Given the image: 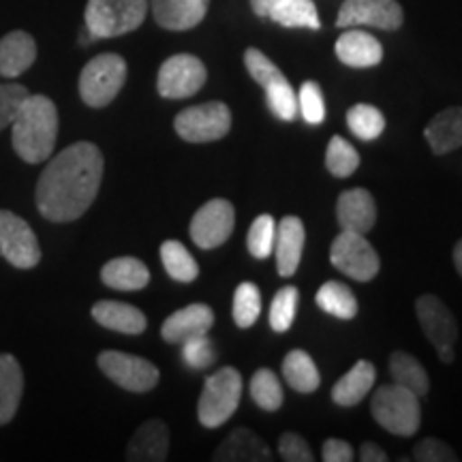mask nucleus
Instances as JSON below:
<instances>
[{
	"mask_svg": "<svg viewBox=\"0 0 462 462\" xmlns=\"http://www.w3.org/2000/svg\"><path fill=\"white\" fill-rule=\"evenodd\" d=\"M101 150L78 142L62 150L42 171L37 182V208L51 223H71L86 215L97 199L103 180Z\"/></svg>",
	"mask_w": 462,
	"mask_h": 462,
	"instance_id": "nucleus-1",
	"label": "nucleus"
},
{
	"mask_svg": "<svg viewBox=\"0 0 462 462\" xmlns=\"http://www.w3.org/2000/svg\"><path fill=\"white\" fill-rule=\"evenodd\" d=\"M58 135V109L43 95H28L11 123V142L26 163H43L51 157Z\"/></svg>",
	"mask_w": 462,
	"mask_h": 462,
	"instance_id": "nucleus-2",
	"label": "nucleus"
},
{
	"mask_svg": "<svg viewBox=\"0 0 462 462\" xmlns=\"http://www.w3.org/2000/svg\"><path fill=\"white\" fill-rule=\"evenodd\" d=\"M373 418L392 435L413 437L421 426L420 396L398 383L381 385L371 402Z\"/></svg>",
	"mask_w": 462,
	"mask_h": 462,
	"instance_id": "nucleus-3",
	"label": "nucleus"
},
{
	"mask_svg": "<svg viewBox=\"0 0 462 462\" xmlns=\"http://www.w3.org/2000/svg\"><path fill=\"white\" fill-rule=\"evenodd\" d=\"M148 0H88L86 28L95 39H112L137 31L146 20Z\"/></svg>",
	"mask_w": 462,
	"mask_h": 462,
	"instance_id": "nucleus-4",
	"label": "nucleus"
},
{
	"mask_svg": "<svg viewBox=\"0 0 462 462\" xmlns=\"http://www.w3.org/2000/svg\"><path fill=\"white\" fill-rule=\"evenodd\" d=\"M245 67L251 78L265 90V103L270 112L282 123H293L298 116V95L279 67L262 50L248 48L245 51Z\"/></svg>",
	"mask_w": 462,
	"mask_h": 462,
	"instance_id": "nucleus-5",
	"label": "nucleus"
},
{
	"mask_svg": "<svg viewBox=\"0 0 462 462\" xmlns=\"http://www.w3.org/2000/svg\"><path fill=\"white\" fill-rule=\"evenodd\" d=\"M126 82V62L118 54H99L79 73V97L88 107H107Z\"/></svg>",
	"mask_w": 462,
	"mask_h": 462,
	"instance_id": "nucleus-6",
	"label": "nucleus"
},
{
	"mask_svg": "<svg viewBox=\"0 0 462 462\" xmlns=\"http://www.w3.org/2000/svg\"><path fill=\"white\" fill-rule=\"evenodd\" d=\"M242 398V374L234 366L221 368L206 379L198 402V418L206 429H218L236 413Z\"/></svg>",
	"mask_w": 462,
	"mask_h": 462,
	"instance_id": "nucleus-7",
	"label": "nucleus"
},
{
	"mask_svg": "<svg viewBox=\"0 0 462 462\" xmlns=\"http://www.w3.org/2000/svg\"><path fill=\"white\" fill-rule=\"evenodd\" d=\"M173 129L189 143L223 140L231 129V109L221 101L187 107L176 116Z\"/></svg>",
	"mask_w": 462,
	"mask_h": 462,
	"instance_id": "nucleus-8",
	"label": "nucleus"
},
{
	"mask_svg": "<svg viewBox=\"0 0 462 462\" xmlns=\"http://www.w3.org/2000/svg\"><path fill=\"white\" fill-rule=\"evenodd\" d=\"M415 313H418V321L426 338L437 349L439 360L443 364H452L456 357L454 345L458 340V323H456L452 310L443 304L441 298L424 293L415 302Z\"/></svg>",
	"mask_w": 462,
	"mask_h": 462,
	"instance_id": "nucleus-9",
	"label": "nucleus"
},
{
	"mask_svg": "<svg viewBox=\"0 0 462 462\" xmlns=\"http://www.w3.org/2000/svg\"><path fill=\"white\" fill-rule=\"evenodd\" d=\"M330 262L338 273L349 279L366 282L373 281L379 273V255L364 234L356 231H340L332 242Z\"/></svg>",
	"mask_w": 462,
	"mask_h": 462,
	"instance_id": "nucleus-10",
	"label": "nucleus"
},
{
	"mask_svg": "<svg viewBox=\"0 0 462 462\" xmlns=\"http://www.w3.org/2000/svg\"><path fill=\"white\" fill-rule=\"evenodd\" d=\"M208 79L206 65L193 54L170 56L161 65L157 90L165 99H187L198 95Z\"/></svg>",
	"mask_w": 462,
	"mask_h": 462,
	"instance_id": "nucleus-11",
	"label": "nucleus"
},
{
	"mask_svg": "<svg viewBox=\"0 0 462 462\" xmlns=\"http://www.w3.org/2000/svg\"><path fill=\"white\" fill-rule=\"evenodd\" d=\"M97 362H99L103 374L126 392L143 394V392L154 390V385L159 383V368L140 356L123 354V351H103Z\"/></svg>",
	"mask_w": 462,
	"mask_h": 462,
	"instance_id": "nucleus-12",
	"label": "nucleus"
},
{
	"mask_svg": "<svg viewBox=\"0 0 462 462\" xmlns=\"http://www.w3.org/2000/svg\"><path fill=\"white\" fill-rule=\"evenodd\" d=\"M0 255L20 270L42 262V248L31 225L9 210H0Z\"/></svg>",
	"mask_w": 462,
	"mask_h": 462,
	"instance_id": "nucleus-13",
	"label": "nucleus"
},
{
	"mask_svg": "<svg viewBox=\"0 0 462 462\" xmlns=\"http://www.w3.org/2000/svg\"><path fill=\"white\" fill-rule=\"evenodd\" d=\"M236 210L227 199H210L190 221V238L204 251L225 245L234 234Z\"/></svg>",
	"mask_w": 462,
	"mask_h": 462,
	"instance_id": "nucleus-14",
	"label": "nucleus"
},
{
	"mask_svg": "<svg viewBox=\"0 0 462 462\" xmlns=\"http://www.w3.org/2000/svg\"><path fill=\"white\" fill-rule=\"evenodd\" d=\"M404 22L398 0H345L338 11L337 26H373L381 31H398Z\"/></svg>",
	"mask_w": 462,
	"mask_h": 462,
	"instance_id": "nucleus-15",
	"label": "nucleus"
},
{
	"mask_svg": "<svg viewBox=\"0 0 462 462\" xmlns=\"http://www.w3.org/2000/svg\"><path fill=\"white\" fill-rule=\"evenodd\" d=\"M215 326V310L208 304H189L171 313L163 321L161 337L170 345H182L187 340L210 332Z\"/></svg>",
	"mask_w": 462,
	"mask_h": 462,
	"instance_id": "nucleus-16",
	"label": "nucleus"
},
{
	"mask_svg": "<svg viewBox=\"0 0 462 462\" xmlns=\"http://www.w3.org/2000/svg\"><path fill=\"white\" fill-rule=\"evenodd\" d=\"M337 218L343 231H356L366 236L377 223V204L371 190L349 189L340 193L337 201Z\"/></svg>",
	"mask_w": 462,
	"mask_h": 462,
	"instance_id": "nucleus-17",
	"label": "nucleus"
},
{
	"mask_svg": "<svg viewBox=\"0 0 462 462\" xmlns=\"http://www.w3.org/2000/svg\"><path fill=\"white\" fill-rule=\"evenodd\" d=\"M210 0H150L154 22L165 31H190L204 22Z\"/></svg>",
	"mask_w": 462,
	"mask_h": 462,
	"instance_id": "nucleus-18",
	"label": "nucleus"
},
{
	"mask_svg": "<svg viewBox=\"0 0 462 462\" xmlns=\"http://www.w3.org/2000/svg\"><path fill=\"white\" fill-rule=\"evenodd\" d=\"M306 231L304 223L298 217H285L276 225V238H274V253H276V270L281 276H293L300 268V259H302Z\"/></svg>",
	"mask_w": 462,
	"mask_h": 462,
	"instance_id": "nucleus-19",
	"label": "nucleus"
},
{
	"mask_svg": "<svg viewBox=\"0 0 462 462\" xmlns=\"http://www.w3.org/2000/svg\"><path fill=\"white\" fill-rule=\"evenodd\" d=\"M170 454V429L165 421H143L126 448V460L131 462H163Z\"/></svg>",
	"mask_w": 462,
	"mask_h": 462,
	"instance_id": "nucleus-20",
	"label": "nucleus"
},
{
	"mask_svg": "<svg viewBox=\"0 0 462 462\" xmlns=\"http://www.w3.org/2000/svg\"><path fill=\"white\" fill-rule=\"evenodd\" d=\"M334 51L343 65L354 69L377 67L383 60V45L379 43V39L364 31H354V28L340 34Z\"/></svg>",
	"mask_w": 462,
	"mask_h": 462,
	"instance_id": "nucleus-21",
	"label": "nucleus"
},
{
	"mask_svg": "<svg viewBox=\"0 0 462 462\" xmlns=\"http://www.w3.org/2000/svg\"><path fill=\"white\" fill-rule=\"evenodd\" d=\"M215 462H268L273 460V452L262 441V437H257L255 432L248 429H236L231 435L225 439L221 446L217 448Z\"/></svg>",
	"mask_w": 462,
	"mask_h": 462,
	"instance_id": "nucleus-22",
	"label": "nucleus"
},
{
	"mask_svg": "<svg viewBox=\"0 0 462 462\" xmlns=\"http://www.w3.org/2000/svg\"><path fill=\"white\" fill-rule=\"evenodd\" d=\"M37 60V43L24 31H14L0 39V75L17 78Z\"/></svg>",
	"mask_w": 462,
	"mask_h": 462,
	"instance_id": "nucleus-23",
	"label": "nucleus"
},
{
	"mask_svg": "<svg viewBox=\"0 0 462 462\" xmlns=\"http://www.w3.org/2000/svg\"><path fill=\"white\" fill-rule=\"evenodd\" d=\"M92 319L99 326L120 334H142L148 328L146 315L135 306L114 300H101L92 306Z\"/></svg>",
	"mask_w": 462,
	"mask_h": 462,
	"instance_id": "nucleus-24",
	"label": "nucleus"
},
{
	"mask_svg": "<svg viewBox=\"0 0 462 462\" xmlns=\"http://www.w3.org/2000/svg\"><path fill=\"white\" fill-rule=\"evenodd\" d=\"M424 137L429 142L432 154H437V157L458 150L462 146V107L456 106L439 112L426 125Z\"/></svg>",
	"mask_w": 462,
	"mask_h": 462,
	"instance_id": "nucleus-25",
	"label": "nucleus"
},
{
	"mask_svg": "<svg viewBox=\"0 0 462 462\" xmlns=\"http://www.w3.org/2000/svg\"><path fill=\"white\" fill-rule=\"evenodd\" d=\"M374 379H377L374 364L368 360H360L349 373L337 381V385L332 388V401L338 407H356L373 390Z\"/></svg>",
	"mask_w": 462,
	"mask_h": 462,
	"instance_id": "nucleus-26",
	"label": "nucleus"
},
{
	"mask_svg": "<svg viewBox=\"0 0 462 462\" xmlns=\"http://www.w3.org/2000/svg\"><path fill=\"white\" fill-rule=\"evenodd\" d=\"M101 281L116 291H140L150 282V273L140 259L116 257L103 265Z\"/></svg>",
	"mask_w": 462,
	"mask_h": 462,
	"instance_id": "nucleus-27",
	"label": "nucleus"
},
{
	"mask_svg": "<svg viewBox=\"0 0 462 462\" xmlns=\"http://www.w3.org/2000/svg\"><path fill=\"white\" fill-rule=\"evenodd\" d=\"M24 374L14 356L0 354V426L9 424L20 407Z\"/></svg>",
	"mask_w": 462,
	"mask_h": 462,
	"instance_id": "nucleus-28",
	"label": "nucleus"
},
{
	"mask_svg": "<svg viewBox=\"0 0 462 462\" xmlns=\"http://www.w3.org/2000/svg\"><path fill=\"white\" fill-rule=\"evenodd\" d=\"M282 377L300 394H310V392L319 390L321 385V374L317 371V364L304 349H293L285 356Z\"/></svg>",
	"mask_w": 462,
	"mask_h": 462,
	"instance_id": "nucleus-29",
	"label": "nucleus"
},
{
	"mask_svg": "<svg viewBox=\"0 0 462 462\" xmlns=\"http://www.w3.org/2000/svg\"><path fill=\"white\" fill-rule=\"evenodd\" d=\"M390 374L394 379V383L402 385L409 392H413L415 396H426L430 390V379L426 368L421 366L420 360H415L413 356L404 354V351H394L390 357Z\"/></svg>",
	"mask_w": 462,
	"mask_h": 462,
	"instance_id": "nucleus-30",
	"label": "nucleus"
},
{
	"mask_svg": "<svg viewBox=\"0 0 462 462\" xmlns=\"http://www.w3.org/2000/svg\"><path fill=\"white\" fill-rule=\"evenodd\" d=\"M315 300H317V306H319L323 313L337 317V319L349 321L357 315L356 293L340 281L323 282L319 291H317Z\"/></svg>",
	"mask_w": 462,
	"mask_h": 462,
	"instance_id": "nucleus-31",
	"label": "nucleus"
},
{
	"mask_svg": "<svg viewBox=\"0 0 462 462\" xmlns=\"http://www.w3.org/2000/svg\"><path fill=\"white\" fill-rule=\"evenodd\" d=\"M268 20L285 28H310V31L321 28L313 0H281L270 11Z\"/></svg>",
	"mask_w": 462,
	"mask_h": 462,
	"instance_id": "nucleus-32",
	"label": "nucleus"
},
{
	"mask_svg": "<svg viewBox=\"0 0 462 462\" xmlns=\"http://www.w3.org/2000/svg\"><path fill=\"white\" fill-rule=\"evenodd\" d=\"M161 262L165 273L178 282H193L199 276V265L189 248L178 240H167L161 245Z\"/></svg>",
	"mask_w": 462,
	"mask_h": 462,
	"instance_id": "nucleus-33",
	"label": "nucleus"
},
{
	"mask_svg": "<svg viewBox=\"0 0 462 462\" xmlns=\"http://www.w3.org/2000/svg\"><path fill=\"white\" fill-rule=\"evenodd\" d=\"M346 126L356 137L362 142H374L379 140L381 133L385 129V118L374 106L368 103H357L346 112Z\"/></svg>",
	"mask_w": 462,
	"mask_h": 462,
	"instance_id": "nucleus-34",
	"label": "nucleus"
},
{
	"mask_svg": "<svg viewBox=\"0 0 462 462\" xmlns=\"http://www.w3.org/2000/svg\"><path fill=\"white\" fill-rule=\"evenodd\" d=\"M248 390H251L253 402L259 409H263V411L273 413L282 407V398H285L282 396V385L279 383V377H276L274 371H270V368H259L253 374Z\"/></svg>",
	"mask_w": 462,
	"mask_h": 462,
	"instance_id": "nucleus-35",
	"label": "nucleus"
},
{
	"mask_svg": "<svg viewBox=\"0 0 462 462\" xmlns=\"http://www.w3.org/2000/svg\"><path fill=\"white\" fill-rule=\"evenodd\" d=\"M262 313V291L255 282L245 281L240 282L234 293V321L236 326L246 330V328L255 326Z\"/></svg>",
	"mask_w": 462,
	"mask_h": 462,
	"instance_id": "nucleus-36",
	"label": "nucleus"
},
{
	"mask_svg": "<svg viewBox=\"0 0 462 462\" xmlns=\"http://www.w3.org/2000/svg\"><path fill=\"white\" fill-rule=\"evenodd\" d=\"M298 304H300V291L293 285H285L276 291L270 306V328L274 332H287L293 326L298 315Z\"/></svg>",
	"mask_w": 462,
	"mask_h": 462,
	"instance_id": "nucleus-37",
	"label": "nucleus"
},
{
	"mask_svg": "<svg viewBox=\"0 0 462 462\" xmlns=\"http://www.w3.org/2000/svg\"><path fill=\"white\" fill-rule=\"evenodd\" d=\"M326 167L332 176L349 178L360 167V154L349 142L340 135H334L326 150Z\"/></svg>",
	"mask_w": 462,
	"mask_h": 462,
	"instance_id": "nucleus-38",
	"label": "nucleus"
},
{
	"mask_svg": "<svg viewBox=\"0 0 462 462\" xmlns=\"http://www.w3.org/2000/svg\"><path fill=\"white\" fill-rule=\"evenodd\" d=\"M274 238H276V221L270 215H262L253 221L251 229H248L246 246L248 253L257 259H265L273 255L274 251Z\"/></svg>",
	"mask_w": 462,
	"mask_h": 462,
	"instance_id": "nucleus-39",
	"label": "nucleus"
},
{
	"mask_svg": "<svg viewBox=\"0 0 462 462\" xmlns=\"http://www.w3.org/2000/svg\"><path fill=\"white\" fill-rule=\"evenodd\" d=\"M298 114L306 125H321L326 120V101L321 86L317 82H304L298 92Z\"/></svg>",
	"mask_w": 462,
	"mask_h": 462,
	"instance_id": "nucleus-40",
	"label": "nucleus"
},
{
	"mask_svg": "<svg viewBox=\"0 0 462 462\" xmlns=\"http://www.w3.org/2000/svg\"><path fill=\"white\" fill-rule=\"evenodd\" d=\"M28 95L31 92L22 84H0V131L11 126Z\"/></svg>",
	"mask_w": 462,
	"mask_h": 462,
	"instance_id": "nucleus-41",
	"label": "nucleus"
},
{
	"mask_svg": "<svg viewBox=\"0 0 462 462\" xmlns=\"http://www.w3.org/2000/svg\"><path fill=\"white\" fill-rule=\"evenodd\" d=\"M182 357L190 368L201 371V368L210 366L215 362V345L208 338V334H201V337H195L187 340V343H182Z\"/></svg>",
	"mask_w": 462,
	"mask_h": 462,
	"instance_id": "nucleus-42",
	"label": "nucleus"
},
{
	"mask_svg": "<svg viewBox=\"0 0 462 462\" xmlns=\"http://www.w3.org/2000/svg\"><path fill=\"white\" fill-rule=\"evenodd\" d=\"M413 458L420 462H456L458 460V454L448 443H443L441 439L426 437L420 443H415Z\"/></svg>",
	"mask_w": 462,
	"mask_h": 462,
	"instance_id": "nucleus-43",
	"label": "nucleus"
},
{
	"mask_svg": "<svg viewBox=\"0 0 462 462\" xmlns=\"http://www.w3.org/2000/svg\"><path fill=\"white\" fill-rule=\"evenodd\" d=\"M279 454L287 462H313V452L309 443L298 432H285L279 441Z\"/></svg>",
	"mask_w": 462,
	"mask_h": 462,
	"instance_id": "nucleus-44",
	"label": "nucleus"
},
{
	"mask_svg": "<svg viewBox=\"0 0 462 462\" xmlns=\"http://www.w3.org/2000/svg\"><path fill=\"white\" fill-rule=\"evenodd\" d=\"M321 458L326 462H351L354 460V448L343 439H328L323 443Z\"/></svg>",
	"mask_w": 462,
	"mask_h": 462,
	"instance_id": "nucleus-45",
	"label": "nucleus"
},
{
	"mask_svg": "<svg viewBox=\"0 0 462 462\" xmlns=\"http://www.w3.org/2000/svg\"><path fill=\"white\" fill-rule=\"evenodd\" d=\"M360 460L362 462H388V454H385L383 449L377 446V443L366 441L360 448Z\"/></svg>",
	"mask_w": 462,
	"mask_h": 462,
	"instance_id": "nucleus-46",
	"label": "nucleus"
},
{
	"mask_svg": "<svg viewBox=\"0 0 462 462\" xmlns=\"http://www.w3.org/2000/svg\"><path fill=\"white\" fill-rule=\"evenodd\" d=\"M276 3H281V0H251V7L257 17H268Z\"/></svg>",
	"mask_w": 462,
	"mask_h": 462,
	"instance_id": "nucleus-47",
	"label": "nucleus"
},
{
	"mask_svg": "<svg viewBox=\"0 0 462 462\" xmlns=\"http://www.w3.org/2000/svg\"><path fill=\"white\" fill-rule=\"evenodd\" d=\"M452 259H454L456 270H458V274H460V279H462V238L456 242V246H454V251H452Z\"/></svg>",
	"mask_w": 462,
	"mask_h": 462,
	"instance_id": "nucleus-48",
	"label": "nucleus"
}]
</instances>
